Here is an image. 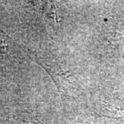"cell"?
I'll return each mask as SVG.
<instances>
[{
	"label": "cell",
	"mask_w": 124,
	"mask_h": 124,
	"mask_svg": "<svg viewBox=\"0 0 124 124\" xmlns=\"http://www.w3.org/2000/svg\"><path fill=\"white\" fill-rule=\"evenodd\" d=\"M8 44L6 42V38L0 35V53H4L6 52Z\"/></svg>",
	"instance_id": "obj_1"
}]
</instances>
